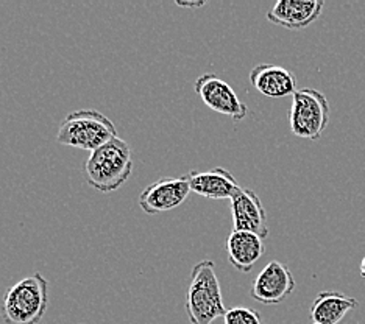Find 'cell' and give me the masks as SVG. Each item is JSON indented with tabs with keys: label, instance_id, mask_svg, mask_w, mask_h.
Returning a JSON list of instances; mask_svg holds the SVG:
<instances>
[{
	"label": "cell",
	"instance_id": "8992f818",
	"mask_svg": "<svg viewBox=\"0 0 365 324\" xmlns=\"http://www.w3.org/2000/svg\"><path fill=\"white\" fill-rule=\"evenodd\" d=\"M195 94L211 111L228 115L236 122L244 120L248 114L247 105L225 80L215 73H203L194 83Z\"/></svg>",
	"mask_w": 365,
	"mask_h": 324
},
{
	"label": "cell",
	"instance_id": "5bb4252c",
	"mask_svg": "<svg viewBox=\"0 0 365 324\" xmlns=\"http://www.w3.org/2000/svg\"><path fill=\"white\" fill-rule=\"evenodd\" d=\"M359 301L336 290H327L315 296L311 305V320L317 324H339L351 310L358 309Z\"/></svg>",
	"mask_w": 365,
	"mask_h": 324
},
{
	"label": "cell",
	"instance_id": "6da1fadb",
	"mask_svg": "<svg viewBox=\"0 0 365 324\" xmlns=\"http://www.w3.org/2000/svg\"><path fill=\"white\" fill-rule=\"evenodd\" d=\"M83 172L88 184L98 192L110 194L120 189L133 173L130 145L119 137L111 139L89 155Z\"/></svg>",
	"mask_w": 365,
	"mask_h": 324
},
{
	"label": "cell",
	"instance_id": "e0dca14e",
	"mask_svg": "<svg viewBox=\"0 0 365 324\" xmlns=\"http://www.w3.org/2000/svg\"><path fill=\"white\" fill-rule=\"evenodd\" d=\"M361 276L365 279V257H364L362 262H361Z\"/></svg>",
	"mask_w": 365,
	"mask_h": 324
},
{
	"label": "cell",
	"instance_id": "277c9868",
	"mask_svg": "<svg viewBox=\"0 0 365 324\" xmlns=\"http://www.w3.org/2000/svg\"><path fill=\"white\" fill-rule=\"evenodd\" d=\"M114 137H118L115 125L97 110H78L69 113L61 120L56 135L58 144L88 150L91 153Z\"/></svg>",
	"mask_w": 365,
	"mask_h": 324
},
{
	"label": "cell",
	"instance_id": "2e32d148",
	"mask_svg": "<svg viewBox=\"0 0 365 324\" xmlns=\"http://www.w3.org/2000/svg\"><path fill=\"white\" fill-rule=\"evenodd\" d=\"M178 5H180V6H187V8H189V6L198 8V6H202V5H205V4H203V2H202V4H181V2H178Z\"/></svg>",
	"mask_w": 365,
	"mask_h": 324
},
{
	"label": "cell",
	"instance_id": "ac0fdd59",
	"mask_svg": "<svg viewBox=\"0 0 365 324\" xmlns=\"http://www.w3.org/2000/svg\"><path fill=\"white\" fill-rule=\"evenodd\" d=\"M311 324H317V323H311Z\"/></svg>",
	"mask_w": 365,
	"mask_h": 324
},
{
	"label": "cell",
	"instance_id": "7c38bea8",
	"mask_svg": "<svg viewBox=\"0 0 365 324\" xmlns=\"http://www.w3.org/2000/svg\"><path fill=\"white\" fill-rule=\"evenodd\" d=\"M190 192L208 199H231L240 189L237 179L223 167L208 172L192 170L186 174Z\"/></svg>",
	"mask_w": 365,
	"mask_h": 324
},
{
	"label": "cell",
	"instance_id": "9a60e30c",
	"mask_svg": "<svg viewBox=\"0 0 365 324\" xmlns=\"http://www.w3.org/2000/svg\"><path fill=\"white\" fill-rule=\"evenodd\" d=\"M223 324H265L261 318V315L252 307H233L228 309L225 317H223Z\"/></svg>",
	"mask_w": 365,
	"mask_h": 324
},
{
	"label": "cell",
	"instance_id": "3957f363",
	"mask_svg": "<svg viewBox=\"0 0 365 324\" xmlns=\"http://www.w3.org/2000/svg\"><path fill=\"white\" fill-rule=\"evenodd\" d=\"M47 307L48 281L41 273H33L6 290L2 317L6 324H39Z\"/></svg>",
	"mask_w": 365,
	"mask_h": 324
},
{
	"label": "cell",
	"instance_id": "8fae6325",
	"mask_svg": "<svg viewBox=\"0 0 365 324\" xmlns=\"http://www.w3.org/2000/svg\"><path fill=\"white\" fill-rule=\"evenodd\" d=\"M250 83L267 98H284L297 93L295 75L283 66L258 64L250 72Z\"/></svg>",
	"mask_w": 365,
	"mask_h": 324
},
{
	"label": "cell",
	"instance_id": "9c48e42d",
	"mask_svg": "<svg viewBox=\"0 0 365 324\" xmlns=\"http://www.w3.org/2000/svg\"><path fill=\"white\" fill-rule=\"evenodd\" d=\"M233 215V231L253 232L261 239H267L270 231L261 198L250 189L240 187L230 199Z\"/></svg>",
	"mask_w": 365,
	"mask_h": 324
},
{
	"label": "cell",
	"instance_id": "7a4b0ae2",
	"mask_svg": "<svg viewBox=\"0 0 365 324\" xmlns=\"http://www.w3.org/2000/svg\"><path fill=\"white\" fill-rule=\"evenodd\" d=\"M185 309L192 324H211L214 320L225 317L222 287L212 261H200L190 271L186 288Z\"/></svg>",
	"mask_w": 365,
	"mask_h": 324
},
{
	"label": "cell",
	"instance_id": "52a82bcc",
	"mask_svg": "<svg viewBox=\"0 0 365 324\" xmlns=\"http://www.w3.org/2000/svg\"><path fill=\"white\" fill-rule=\"evenodd\" d=\"M190 194L187 177H165L148 184L139 195V206L145 214L156 215L177 209Z\"/></svg>",
	"mask_w": 365,
	"mask_h": 324
},
{
	"label": "cell",
	"instance_id": "30bf717a",
	"mask_svg": "<svg viewBox=\"0 0 365 324\" xmlns=\"http://www.w3.org/2000/svg\"><path fill=\"white\" fill-rule=\"evenodd\" d=\"M323 8V0H279L269 10L267 19L287 30H303L320 18Z\"/></svg>",
	"mask_w": 365,
	"mask_h": 324
},
{
	"label": "cell",
	"instance_id": "4fadbf2b",
	"mask_svg": "<svg viewBox=\"0 0 365 324\" xmlns=\"http://www.w3.org/2000/svg\"><path fill=\"white\" fill-rule=\"evenodd\" d=\"M228 261L240 273H250L265 253L264 239L245 231H233L227 240Z\"/></svg>",
	"mask_w": 365,
	"mask_h": 324
},
{
	"label": "cell",
	"instance_id": "5b68a950",
	"mask_svg": "<svg viewBox=\"0 0 365 324\" xmlns=\"http://www.w3.org/2000/svg\"><path fill=\"white\" fill-rule=\"evenodd\" d=\"M329 123V102L314 88L297 89L289 111V125L294 136L319 140Z\"/></svg>",
	"mask_w": 365,
	"mask_h": 324
},
{
	"label": "cell",
	"instance_id": "ba28073f",
	"mask_svg": "<svg viewBox=\"0 0 365 324\" xmlns=\"http://www.w3.org/2000/svg\"><path fill=\"white\" fill-rule=\"evenodd\" d=\"M295 278L286 263L270 261L256 276L252 286V298L265 305L283 303L295 290Z\"/></svg>",
	"mask_w": 365,
	"mask_h": 324
}]
</instances>
